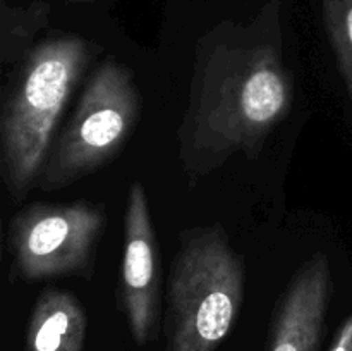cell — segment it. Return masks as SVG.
I'll return each mask as SVG.
<instances>
[{"instance_id":"cell-1","label":"cell","mask_w":352,"mask_h":351,"mask_svg":"<svg viewBox=\"0 0 352 351\" xmlns=\"http://www.w3.org/2000/svg\"><path fill=\"white\" fill-rule=\"evenodd\" d=\"M292 102L294 79L278 34L234 26L203 38L179 127V157L191 184L236 153L254 160Z\"/></svg>"},{"instance_id":"cell-2","label":"cell","mask_w":352,"mask_h":351,"mask_svg":"<svg viewBox=\"0 0 352 351\" xmlns=\"http://www.w3.org/2000/svg\"><path fill=\"white\" fill-rule=\"evenodd\" d=\"M89 61L85 38L55 34L10 69L0 114V174L17 202L38 184L62 114Z\"/></svg>"},{"instance_id":"cell-3","label":"cell","mask_w":352,"mask_h":351,"mask_svg":"<svg viewBox=\"0 0 352 351\" xmlns=\"http://www.w3.org/2000/svg\"><path fill=\"white\" fill-rule=\"evenodd\" d=\"M244 288V258L222 224L186 231L167 279L165 351L219 350L239 315Z\"/></svg>"},{"instance_id":"cell-4","label":"cell","mask_w":352,"mask_h":351,"mask_svg":"<svg viewBox=\"0 0 352 351\" xmlns=\"http://www.w3.org/2000/svg\"><path fill=\"white\" fill-rule=\"evenodd\" d=\"M143 98L129 67L109 57L89 76L82 95L58 133L38 188L62 189L105 167L140 123Z\"/></svg>"},{"instance_id":"cell-5","label":"cell","mask_w":352,"mask_h":351,"mask_svg":"<svg viewBox=\"0 0 352 351\" xmlns=\"http://www.w3.org/2000/svg\"><path fill=\"white\" fill-rule=\"evenodd\" d=\"M105 222V210L88 200L23 206L10 217L6 234L10 282L91 279Z\"/></svg>"},{"instance_id":"cell-6","label":"cell","mask_w":352,"mask_h":351,"mask_svg":"<svg viewBox=\"0 0 352 351\" xmlns=\"http://www.w3.org/2000/svg\"><path fill=\"white\" fill-rule=\"evenodd\" d=\"M119 306L134 343L144 346L157 339L160 317V262L153 217L141 181L131 182L127 193Z\"/></svg>"},{"instance_id":"cell-7","label":"cell","mask_w":352,"mask_h":351,"mask_svg":"<svg viewBox=\"0 0 352 351\" xmlns=\"http://www.w3.org/2000/svg\"><path fill=\"white\" fill-rule=\"evenodd\" d=\"M332 292L330 260L318 251L294 272L280 296L268 351H320Z\"/></svg>"},{"instance_id":"cell-8","label":"cell","mask_w":352,"mask_h":351,"mask_svg":"<svg viewBox=\"0 0 352 351\" xmlns=\"http://www.w3.org/2000/svg\"><path fill=\"white\" fill-rule=\"evenodd\" d=\"M86 329V310L78 296L47 288L31 310L24 351H82Z\"/></svg>"},{"instance_id":"cell-9","label":"cell","mask_w":352,"mask_h":351,"mask_svg":"<svg viewBox=\"0 0 352 351\" xmlns=\"http://www.w3.org/2000/svg\"><path fill=\"white\" fill-rule=\"evenodd\" d=\"M50 3L34 0L28 6L0 7V62L3 72L19 64L36 43V34L50 19Z\"/></svg>"},{"instance_id":"cell-10","label":"cell","mask_w":352,"mask_h":351,"mask_svg":"<svg viewBox=\"0 0 352 351\" xmlns=\"http://www.w3.org/2000/svg\"><path fill=\"white\" fill-rule=\"evenodd\" d=\"M323 24L352 107V0H322Z\"/></svg>"},{"instance_id":"cell-11","label":"cell","mask_w":352,"mask_h":351,"mask_svg":"<svg viewBox=\"0 0 352 351\" xmlns=\"http://www.w3.org/2000/svg\"><path fill=\"white\" fill-rule=\"evenodd\" d=\"M329 351H352V313L339 327Z\"/></svg>"}]
</instances>
